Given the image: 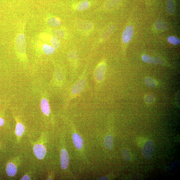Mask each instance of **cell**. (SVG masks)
Instances as JSON below:
<instances>
[{
    "label": "cell",
    "instance_id": "obj_25",
    "mask_svg": "<svg viewBox=\"0 0 180 180\" xmlns=\"http://www.w3.org/2000/svg\"><path fill=\"white\" fill-rule=\"evenodd\" d=\"M167 40L171 44L175 45L179 44L180 42L178 38L173 36H169L167 39Z\"/></svg>",
    "mask_w": 180,
    "mask_h": 180
},
{
    "label": "cell",
    "instance_id": "obj_8",
    "mask_svg": "<svg viewBox=\"0 0 180 180\" xmlns=\"http://www.w3.org/2000/svg\"><path fill=\"white\" fill-rule=\"evenodd\" d=\"M86 83L84 80L81 79L78 81L73 87L72 92L73 94H79L84 89Z\"/></svg>",
    "mask_w": 180,
    "mask_h": 180
},
{
    "label": "cell",
    "instance_id": "obj_21",
    "mask_svg": "<svg viewBox=\"0 0 180 180\" xmlns=\"http://www.w3.org/2000/svg\"><path fill=\"white\" fill-rule=\"evenodd\" d=\"M24 130V127L22 124L20 123H17L15 129V133L17 136L19 137L23 135Z\"/></svg>",
    "mask_w": 180,
    "mask_h": 180
},
{
    "label": "cell",
    "instance_id": "obj_20",
    "mask_svg": "<svg viewBox=\"0 0 180 180\" xmlns=\"http://www.w3.org/2000/svg\"><path fill=\"white\" fill-rule=\"evenodd\" d=\"M51 33L57 38H63L65 36L64 31L61 29H54L51 30Z\"/></svg>",
    "mask_w": 180,
    "mask_h": 180
},
{
    "label": "cell",
    "instance_id": "obj_4",
    "mask_svg": "<svg viewBox=\"0 0 180 180\" xmlns=\"http://www.w3.org/2000/svg\"><path fill=\"white\" fill-rule=\"evenodd\" d=\"M17 48L20 54H23L26 51V43L25 36L23 34L18 35L16 41Z\"/></svg>",
    "mask_w": 180,
    "mask_h": 180
},
{
    "label": "cell",
    "instance_id": "obj_31",
    "mask_svg": "<svg viewBox=\"0 0 180 180\" xmlns=\"http://www.w3.org/2000/svg\"><path fill=\"white\" fill-rule=\"evenodd\" d=\"M4 123L5 121L4 119H2V118L0 117V126L4 125Z\"/></svg>",
    "mask_w": 180,
    "mask_h": 180
},
{
    "label": "cell",
    "instance_id": "obj_12",
    "mask_svg": "<svg viewBox=\"0 0 180 180\" xmlns=\"http://www.w3.org/2000/svg\"><path fill=\"white\" fill-rule=\"evenodd\" d=\"M116 27L114 25H112L107 28L101 36V39L104 40L107 39L112 33L115 29Z\"/></svg>",
    "mask_w": 180,
    "mask_h": 180
},
{
    "label": "cell",
    "instance_id": "obj_10",
    "mask_svg": "<svg viewBox=\"0 0 180 180\" xmlns=\"http://www.w3.org/2000/svg\"><path fill=\"white\" fill-rule=\"evenodd\" d=\"M6 171L8 176L13 177L16 174L17 172V167L13 163H10L6 166Z\"/></svg>",
    "mask_w": 180,
    "mask_h": 180
},
{
    "label": "cell",
    "instance_id": "obj_28",
    "mask_svg": "<svg viewBox=\"0 0 180 180\" xmlns=\"http://www.w3.org/2000/svg\"><path fill=\"white\" fill-rule=\"evenodd\" d=\"M145 101L147 104H151L155 101V98L152 95H148L145 96Z\"/></svg>",
    "mask_w": 180,
    "mask_h": 180
},
{
    "label": "cell",
    "instance_id": "obj_24",
    "mask_svg": "<svg viewBox=\"0 0 180 180\" xmlns=\"http://www.w3.org/2000/svg\"><path fill=\"white\" fill-rule=\"evenodd\" d=\"M122 156L123 160L126 161H129L131 159V155L129 151L127 149L123 150Z\"/></svg>",
    "mask_w": 180,
    "mask_h": 180
},
{
    "label": "cell",
    "instance_id": "obj_19",
    "mask_svg": "<svg viewBox=\"0 0 180 180\" xmlns=\"http://www.w3.org/2000/svg\"><path fill=\"white\" fill-rule=\"evenodd\" d=\"M47 23L49 25L52 27H57L60 25L61 21L58 18L52 17L49 18L47 20Z\"/></svg>",
    "mask_w": 180,
    "mask_h": 180
},
{
    "label": "cell",
    "instance_id": "obj_26",
    "mask_svg": "<svg viewBox=\"0 0 180 180\" xmlns=\"http://www.w3.org/2000/svg\"><path fill=\"white\" fill-rule=\"evenodd\" d=\"M164 62L162 59L157 57H151V64H163Z\"/></svg>",
    "mask_w": 180,
    "mask_h": 180
},
{
    "label": "cell",
    "instance_id": "obj_15",
    "mask_svg": "<svg viewBox=\"0 0 180 180\" xmlns=\"http://www.w3.org/2000/svg\"><path fill=\"white\" fill-rule=\"evenodd\" d=\"M155 26L157 30L160 31H165L168 28L167 24L161 20H157L155 23Z\"/></svg>",
    "mask_w": 180,
    "mask_h": 180
},
{
    "label": "cell",
    "instance_id": "obj_2",
    "mask_svg": "<svg viewBox=\"0 0 180 180\" xmlns=\"http://www.w3.org/2000/svg\"><path fill=\"white\" fill-rule=\"evenodd\" d=\"M106 67L104 63L99 64L96 68L95 72V80L98 82H101L104 78Z\"/></svg>",
    "mask_w": 180,
    "mask_h": 180
},
{
    "label": "cell",
    "instance_id": "obj_17",
    "mask_svg": "<svg viewBox=\"0 0 180 180\" xmlns=\"http://www.w3.org/2000/svg\"><path fill=\"white\" fill-rule=\"evenodd\" d=\"M166 8L169 14L172 15L174 13L175 11V5L173 0H167Z\"/></svg>",
    "mask_w": 180,
    "mask_h": 180
},
{
    "label": "cell",
    "instance_id": "obj_23",
    "mask_svg": "<svg viewBox=\"0 0 180 180\" xmlns=\"http://www.w3.org/2000/svg\"><path fill=\"white\" fill-rule=\"evenodd\" d=\"M50 42L53 47L55 49H58L60 46L59 39L57 37L52 36L50 39Z\"/></svg>",
    "mask_w": 180,
    "mask_h": 180
},
{
    "label": "cell",
    "instance_id": "obj_1",
    "mask_svg": "<svg viewBox=\"0 0 180 180\" xmlns=\"http://www.w3.org/2000/svg\"><path fill=\"white\" fill-rule=\"evenodd\" d=\"M154 144L153 141L148 140L143 147L142 154L146 159L149 160L153 156L154 151Z\"/></svg>",
    "mask_w": 180,
    "mask_h": 180
},
{
    "label": "cell",
    "instance_id": "obj_16",
    "mask_svg": "<svg viewBox=\"0 0 180 180\" xmlns=\"http://www.w3.org/2000/svg\"><path fill=\"white\" fill-rule=\"evenodd\" d=\"M90 3L88 1H84L77 5L76 9L77 11H82L86 10L89 7Z\"/></svg>",
    "mask_w": 180,
    "mask_h": 180
},
{
    "label": "cell",
    "instance_id": "obj_29",
    "mask_svg": "<svg viewBox=\"0 0 180 180\" xmlns=\"http://www.w3.org/2000/svg\"><path fill=\"white\" fill-rule=\"evenodd\" d=\"M151 57L147 55L144 54L141 57L142 60L145 63L147 64L151 63Z\"/></svg>",
    "mask_w": 180,
    "mask_h": 180
},
{
    "label": "cell",
    "instance_id": "obj_9",
    "mask_svg": "<svg viewBox=\"0 0 180 180\" xmlns=\"http://www.w3.org/2000/svg\"><path fill=\"white\" fill-rule=\"evenodd\" d=\"M73 141L74 145L79 150L82 148L83 142V139L80 136L76 133H74L73 136Z\"/></svg>",
    "mask_w": 180,
    "mask_h": 180
},
{
    "label": "cell",
    "instance_id": "obj_32",
    "mask_svg": "<svg viewBox=\"0 0 180 180\" xmlns=\"http://www.w3.org/2000/svg\"><path fill=\"white\" fill-rule=\"evenodd\" d=\"M99 180H107L108 178L106 176H103L101 178L98 179Z\"/></svg>",
    "mask_w": 180,
    "mask_h": 180
},
{
    "label": "cell",
    "instance_id": "obj_6",
    "mask_svg": "<svg viewBox=\"0 0 180 180\" xmlns=\"http://www.w3.org/2000/svg\"><path fill=\"white\" fill-rule=\"evenodd\" d=\"M77 29L83 32H90L93 29L92 24L87 21H79L76 23Z\"/></svg>",
    "mask_w": 180,
    "mask_h": 180
},
{
    "label": "cell",
    "instance_id": "obj_7",
    "mask_svg": "<svg viewBox=\"0 0 180 180\" xmlns=\"http://www.w3.org/2000/svg\"><path fill=\"white\" fill-rule=\"evenodd\" d=\"M61 166L62 169H66L69 166V157L67 150L63 148L61 150Z\"/></svg>",
    "mask_w": 180,
    "mask_h": 180
},
{
    "label": "cell",
    "instance_id": "obj_11",
    "mask_svg": "<svg viewBox=\"0 0 180 180\" xmlns=\"http://www.w3.org/2000/svg\"><path fill=\"white\" fill-rule=\"evenodd\" d=\"M41 110L42 112L45 116H48L50 113V107L48 102L45 98L42 99L40 104Z\"/></svg>",
    "mask_w": 180,
    "mask_h": 180
},
{
    "label": "cell",
    "instance_id": "obj_5",
    "mask_svg": "<svg viewBox=\"0 0 180 180\" xmlns=\"http://www.w3.org/2000/svg\"><path fill=\"white\" fill-rule=\"evenodd\" d=\"M134 30L133 27L131 26H126L124 30L122 36L123 42L124 43H129L132 39Z\"/></svg>",
    "mask_w": 180,
    "mask_h": 180
},
{
    "label": "cell",
    "instance_id": "obj_14",
    "mask_svg": "<svg viewBox=\"0 0 180 180\" xmlns=\"http://www.w3.org/2000/svg\"><path fill=\"white\" fill-rule=\"evenodd\" d=\"M104 144L105 148L107 149H112L113 146V138L112 135H107L104 139Z\"/></svg>",
    "mask_w": 180,
    "mask_h": 180
},
{
    "label": "cell",
    "instance_id": "obj_22",
    "mask_svg": "<svg viewBox=\"0 0 180 180\" xmlns=\"http://www.w3.org/2000/svg\"><path fill=\"white\" fill-rule=\"evenodd\" d=\"M145 85L151 88H154L157 85L156 81L150 77H146L144 79Z\"/></svg>",
    "mask_w": 180,
    "mask_h": 180
},
{
    "label": "cell",
    "instance_id": "obj_27",
    "mask_svg": "<svg viewBox=\"0 0 180 180\" xmlns=\"http://www.w3.org/2000/svg\"><path fill=\"white\" fill-rule=\"evenodd\" d=\"M68 57L71 60H76L79 58V55L78 53L75 51H72L69 52Z\"/></svg>",
    "mask_w": 180,
    "mask_h": 180
},
{
    "label": "cell",
    "instance_id": "obj_18",
    "mask_svg": "<svg viewBox=\"0 0 180 180\" xmlns=\"http://www.w3.org/2000/svg\"><path fill=\"white\" fill-rule=\"evenodd\" d=\"M42 49L43 52L46 55L52 54L55 52V48L52 46L48 44L43 45Z\"/></svg>",
    "mask_w": 180,
    "mask_h": 180
},
{
    "label": "cell",
    "instance_id": "obj_13",
    "mask_svg": "<svg viewBox=\"0 0 180 180\" xmlns=\"http://www.w3.org/2000/svg\"><path fill=\"white\" fill-rule=\"evenodd\" d=\"M120 0H107L105 2L104 7L107 10H112L118 5Z\"/></svg>",
    "mask_w": 180,
    "mask_h": 180
},
{
    "label": "cell",
    "instance_id": "obj_3",
    "mask_svg": "<svg viewBox=\"0 0 180 180\" xmlns=\"http://www.w3.org/2000/svg\"><path fill=\"white\" fill-rule=\"evenodd\" d=\"M33 150L36 156L39 160L44 158L46 153V148L42 144H37L34 146Z\"/></svg>",
    "mask_w": 180,
    "mask_h": 180
},
{
    "label": "cell",
    "instance_id": "obj_30",
    "mask_svg": "<svg viewBox=\"0 0 180 180\" xmlns=\"http://www.w3.org/2000/svg\"><path fill=\"white\" fill-rule=\"evenodd\" d=\"M31 178L30 177L27 175H24L23 177L21 179V180H30Z\"/></svg>",
    "mask_w": 180,
    "mask_h": 180
}]
</instances>
